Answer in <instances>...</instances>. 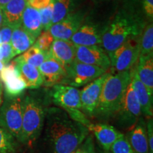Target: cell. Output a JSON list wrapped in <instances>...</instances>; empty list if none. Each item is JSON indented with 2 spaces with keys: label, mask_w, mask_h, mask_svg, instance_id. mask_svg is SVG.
Listing matches in <instances>:
<instances>
[{
  "label": "cell",
  "mask_w": 153,
  "mask_h": 153,
  "mask_svg": "<svg viewBox=\"0 0 153 153\" xmlns=\"http://www.w3.org/2000/svg\"><path fill=\"white\" fill-rule=\"evenodd\" d=\"M18 141L0 126V153H15Z\"/></svg>",
  "instance_id": "cell-28"
},
{
  "label": "cell",
  "mask_w": 153,
  "mask_h": 153,
  "mask_svg": "<svg viewBox=\"0 0 153 153\" xmlns=\"http://www.w3.org/2000/svg\"><path fill=\"white\" fill-rule=\"evenodd\" d=\"M50 57L49 51H43L33 45L27 51L23 53L22 55L17 57L16 59L38 68V67Z\"/></svg>",
  "instance_id": "cell-25"
},
{
  "label": "cell",
  "mask_w": 153,
  "mask_h": 153,
  "mask_svg": "<svg viewBox=\"0 0 153 153\" xmlns=\"http://www.w3.org/2000/svg\"><path fill=\"white\" fill-rule=\"evenodd\" d=\"M139 61L135 66L140 80L153 95V54L139 56Z\"/></svg>",
  "instance_id": "cell-22"
},
{
  "label": "cell",
  "mask_w": 153,
  "mask_h": 153,
  "mask_svg": "<svg viewBox=\"0 0 153 153\" xmlns=\"http://www.w3.org/2000/svg\"><path fill=\"white\" fill-rule=\"evenodd\" d=\"M28 4V0H11L1 9L3 24L13 28L22 25L23 13Z\"/></svg>",
  "instance_id": "cell-20"
},
{
  "label": "cell",
  "mask_w": 153,
  "mask_h": 153,
  "mask_svg": "<svg viewBox=\"0 0 153 153\" xmlns=\"http://www.w3.org/2000/svg\"><path fill=\"white\" fill-rule=\"evenodd\" d=\"M109 151L112 153H134L124 135L112 145Z\"/></svg>",
  "instance_id": "cell-31"
},
{
  "label": "cell",
  "mask_w": 153,
  "mask_h": 153,
  "mask_svg": "<svg viewBox=\"0 0 153 153\" xmlns=\"http://www.w3.org/2000/svg\"><path fill=\"white\" fill-rule=\"evenodd\" d=\"M16 67L21 78L24 80L28 89H39L43 85V80L38 68L23 61L14 59Z\"/></svg>",
  "instance_id": "cell-21"
},
{
  "label": "cell",
  "mask_w": 153,
  "mask_h": 153,
  "mask_svg": "<svg viewBox=\"0 0 153 153\" xmlns=\"http://www.w3.org/2000/svg\"><path fill=\"white\" fill-rule=\"evenodd\" d=\"M24 94L16 97L5 96L0 108V126L19 142L21 135L23 118Z\"/></svg>",
  "instance_id": "cell-5"
},
{
  "label": "cell",
  "mask_w": 153,
  "mask_h": 153,
  "mask_svg": "<svg viewBox=\"0 0 153 153\" xmlns=\"http://www.w3.org/2000/svg\"><path fill=\"white\" fill-rule=\"evenodd\" d=\"M134 153H150L147 137L146 124L140 118L133 129L126 135Z\"/></svg>",
  "instance_id": "cell-18"
},
{
  "label": "cell",
  "mask_w": 153,
  "mask_h": 153,
  "mask_svg": "<svg viewBox=\"0 0 153 153\" xmlns=\"http://www.w3.org/2000/svg\"><path fill=\"white\" fill-rule=\"evenodd\" d=\"M38 70L43 77V85L48 88L61 84L66 74L65 68L51 57L44 61L38 67Z\"/></svg>",
  "instance_id": "cell-15"
},
{
  "label": "cell",
  "mask_w": 153,
  "mask_h": 153,
  "mask_svg": "<svg viewBox=\"0 0 153 153\" xmlns=\"http://www.w3.org/2000/svg\"><path fill=\"white\" fill-rule=\"evenodd\" d=\"M86 126L70 118L65 110L50 107L36 153H73L89 135Z\"/></svg>",
  "instance_id": "cell-1"
},
{
  "label": "cell",
  "mask_w": 153,
  "mask_h": 153,
  "mask_svg": "<svg viewBox=\"0 0 153 153\" xmlns=\"http://www.w3.org/2000/svg\"><path fill=\"white\" fill-rule=\"evenodd\" d=\"M54 41V38L48 30H43L38 36L37 40L33 45L43 51H49L50 48Z\"/></svg>",
  "instance_id": "cell-29"
},
{
  "label": "cell",
  "mask_w": 153,
  "mask_h": 153,
  "mask_svg": "<svg viewBox=\"0 0 153 153\" xmlns=\"http://www.w3.org/2000/svg\"><path fill=\"white\" fill-rule=\"evenodd\" d=\"M13 28L7 24H2L0 26V38L1 43H10Z\"/></svg>",
  "instance_id": "cell-35"
},
{
  "label": "cell",
  "mask_w": 153,
  "mask_h": 153,
  "mask_svg": "<svg viewBox=\"0 0 153 153\" xmlns=\"http://www.w3.org/2000/svg\"><path fill=\"white\" fill-rule=\"evenodd\" d=\"M49 53L50 56L66 68L75 59V45L70 40L54 39L50 48Z\"/></svg>",
  "instance_id": "cell-19"
},
{
  "label": "cell",
  "mask_w": 153,
  "mask_h": 153,
  "mask_svg": "<svg viewBox=\"0 0 153 153\" xmlns=\"http://www.w3.org/2000/svg\"><path fill=\"white\" fill-rule=\"evenodd\" d=\"M141 115L142 111L139 101L130 82L119 108L113 118L120 128L131 131L141 118Z\"/></svg>",
  "instance_id": "cell-6"
},
{
  "label": "cell",
  "mask_w": 153,
  "mask_h": 153,
  "mask_svg": "<svg viewBox=\"0 0 153 153\" xmlns=\"http://www.w3.org/2000/svg\"><path fill=\"white\" fill-rule=\"evenodd\" d=\"M143 9L149 18H153V0H142Z\"/></svg>",
  "instance_id": "cell-38"
},
{
  "label": "cell",
  "mask_w": 153,
  "mask_h": 153,
  "mask_svg": "<svg viewBox=\"0 0 153 153\" xmlns=\"http://www.w3.org/2000/svg\"><path fill=\"white\" fill-rule=\"evenodd\" d=\"M104 28L99 25L87 23L80 26L76 33L72 36L70 41L76 45H101Z\"/></svg>",
  "instance_id": "cell-14"
},
{
  "label": "cell",
  "mask_w": 153,
  "mask_h": 153,
  "mask_svg": "<svg viewBox=\"0 0 153 153\" xmlns=\"http://www.w3.org/2000/svg\"><path fill=\"white\" fill-rule=\"evenodd\" d=\"M51 96L53 104L63 110L82 109L80 91L75 87L62 84L55 85L52 87Z\"/></svg>",
  "instance_id": "cell-10"
},
{
  "label": "cell",
  "mask_w": 153,
  "mask_h": 153,
  "mask_svg": "<svg viewBox=\"0 0 153 153\" xmlns=\"http://www.w3.org/2000/svg\"><path fill=\"white\" fill-rule=\"evenodd\" d=\"M0 81L3 83L7 97L22 96L27 89L24 80L19 75L14 60L5 65L4 68L0 72Z\"/></svg>",
  "instance_id": "cell-11"
},
{
  "label": "cell",
  "mask_w": 153,
  "mask_h": 153,
  "mask_svg": "<svg viewBox=\"0 0 153 153\" xmlns=\"http://www.w3.org/2000/svg\"><path fill=\"white\" fill-rule=\"evenodd\" d=\"M10 1L11 0H0V9H2L3 7Z\"/></svg>",
  "instance_id": "cell-40"
},
{
  "label": "cell",
  "mask_w": 153,
  "mask_h": 153,
  "mask_svg": "<svg viewBox=\"0 0 153 153\" xmlns=\"http://www.w3.org/2000/svg\"><path fill=\"white\" fill-rule=\"evenodd\" d=\"M51 2L52 0H28V4L38 10L45 8Z\"/></svg>",
  "instance_id": "cell-37"
},
{
  "label": "cell",
  "mask_w": 153,
  "mask_h": 153,
  "mask_svg": "<svg viewBox=\"0 0 153 153\" xmlns=\"http://www.w3.org/2000/svg\"><path fill=\"white\" fill-rule=\"evenodd\" d=\"M36 41V38L26 31L22 25L14 28L11 34L10 44L14 56L22 54L30 48Z\"/></svg>",
  "instance_id": "cell-23"
},
{
  "label": "cell",
  "mask_w": 153,
  "mask_h": 153,
  "mask_svg": "<svg viewBox=\"0 0 153 153\" xmlns=\"http://www.w3.org/2000/svg\"><path fill=\"white\" fill-rule=\"evenodd\" d=\"M110 74L105 72L102 75L87 84L83 89L80 91L82 110H83V113L87 116L94 118L102 86Z\"/></svg>",
  "instance_id": "cell-9"
},
{
  "label": "cell",
  "mask_w": 153,
  "mask_h": 153,
  "mask_svg": "<svg viewBox=\"0 0 153 153\" xmlns=\"http://www.w3.org/2000/svg\"><path fill=\"white\" fill-rule=\"evenodd\" d=\"M138 36L128 38L114 52L108 55L111 65L117 72L130 70L137 62L140 56Z\"/></svg>",
  "instance_id": "cell-8"
},
{
  "label": "cell",
  "mask_w": 153,
  "mask_h": 153,
  "mask_svg": "<svg viewBox=\"0 0 153 153\" xmlns=\"http://www.w3.org/2000/svg\"><path fill=\"white\" fill-rule=\"evenodd\" d=\"M3 24V15H2V11L1 9H0V26Z\"/></svg>",
  "instance_id": "cell-41"
},
{
  "label": "cell",
  "mask_w": 153,
  "mask_h": 153,
  "mask_svg": "<svg viewBox=\"0 0 153 153\" xmlns=\"http://www.w3.org/2000/svg\"><path fill=\"white\" fill-rule=\"evenodd\" d=\"M87 128L89 131H91L94 134L103 150L108 151L110 150L112 145L123 135V134L118 131L114 126L104 123H91Z\"/></svg>",
  "instance_id": "cell-17"
},
{
  "label": "cell",
  "mask_w": 153,
  "mask_h": 153,
  "mask_svg": "<svg viewBox=\"0 0 153 153\" xmlns=\"http://www.w3.org/2000/svg\"><path fill=\"white\" fill-rule=\"evenodd\" d=\"M143 29V24L138 18L126 11H120L104 28L101 46L109 55L128 38L140 35Z\"/></svg>",
  "instance_id": "cell-4"
},
{
  "label": "cell",
  "mask_w": 153,
  "mask_h": 153,
  "mask_svg": "<svg viewBox=\"0 0 153 153\" xmlns=\"http://www.w3.org/2000/svg\"><path fill=\"white\" fill-rule=\"evenodd\" d=\"M0 44H1V38H0Z\"/></svg>",
  "instance_id": "cell-43"
},
{
  "label": "cell",
  "mask_w": 153,
  "mask_h": 153,
  "mask_svg": "<svg viewBox=\"0 0 153 153\" xmlns=\"http://www.w3.org/2000/svg\"><path fill=\"white\" fill-rule=\"evenodd\" d=\"M51 100V91L41 90L24 95L23 118L19 142L32 146L43 130Z\"/></svg>",
  "instance_id": "cell-2"
},
{
  "label": "cell",
  "mask_w": 153,
  "mask_h": 153,
  "mask_svg": "<svg viewBox=\"0 0 153 153\" xmlns=\"http://www.w3.org/2000/svg\"><path fill=\"white\" fill-rule=\"evenodd\" d=\"M130 72L131 84L139 101L142 114L144 115L146 118H152L153 114L152 96L149 93L145 86L140 80L135 71V67L130 70Z\"/></svg>",
  "instance_id": "cell-16"
},
{
  "label": "cell",
  "mask_w": 153,
  "mask_h": 153,
  "mask_svg": "<svg viewBox=\"0 0 153 153\" xmlns=\"http://www.w3.org/2000/svg\"><path fill=\"white\" fill-rule=\"evenodd\" d=\"M53 1L45 8L39 10L41 18L42 28L44 30H48L53 25Z\"/></svg>",
  "instance_id": "cell-30"
},
{
  "label": "cell",
  "mask_w": 153,
  "mask_h": 153,
  "mask_svg": "<svg viewBox=\"0 0 153 153\" xmlns=\"http://www.w3.org/2000/svg\"><path fill=\"white\" fill-rule=\"evenodd\" d=\"M83 15L79 12H72L60 22L52 25L49 29L54 39L70 41L82 24Z\"/></svg>",
  "instance_id": "cell-13"
},
{
  "label": "cell",
  "mask_w": 153,
  "mask_h": 153,
  "mask_svg": "<svg viewBox=\"0 0 153 153\" xmlns=\"http://www.w3.org/2000/svg\"><path fill=\"white\" fill-rule=\"evenodd\" d=\"M75 58L79 62L99 67L105 70L111 66L109 57L100 45H75Z\"/></svg>",
  "instance_id": "cell-12"
},
{
  "label": "cell",
  "mask_w": 153,
  "mask_h": 153,
  "mask_svg": "<svg viewBox=\"0 0 153 153\" xmlns=\"http://www.w3.org/2000/svg\"><path fill=\"white\" fill-rule=\"evenodd\" d=\"M12 48L10 43H1L0 45V61L7 65L14 57Z\"/></svg>",
  "instance_id": "cell-33"
},
{
  "label": "cell",
  "mask_w": 153,
  "mask_h": 153,
  "mask_svg": "<svg viewBox=\"0 0 153 153\" xmlns=\"http://www.w3.org/2000/svg\"><path fill=\"white\" fill-rule=\"evenodd\" d=\"M3 101V85L1 81H0V106L2 104Z\"/></svg>",
  "instance_id": "cell-39"
},
{
  "label": "cell",
  "mask_w": 153,
  "mask_h": 153,
  "mask_svg": "<svg viewBox=\"0 0 153 153\" xmlns=\"http://www.w3.org/2000/svg\"><path fill=\"white\" fill-rule=\"evenodd\" d=\"M147 128V137L149 146V152L153 153V123L152 118H149L146 126Z\"/></svg>",
  "instance_id": "cell-36"
},
{
  "label": "cell",
  "mask_w": 153,
  "mask_h": 153,
  "mask_svg": "<svg viewBox=\"0 0 153 153\" xmlns=\"http://www.w3.org/2000/svg\"><path fill=\"white\" fill-rule=\"evenodd\" d=\"M65 70V76L61 84L74 87L87 85L106 72L99 67L79 62L76 58L66 67Z\"/></svg>",
  "instance_id": "cell-7"
},
{
  "label": "cell",
  "mask_w": 153,
  "mask_h": 153,
  "mask_svg": "<svg viewBox=\"0 0 153 153\" xmlns=\"http://www.w3.org/2000/svg\"><path fill=\"white\" fill-rule=\"evenodd\" d=\"M130 82V70L110 74L102 86L94 117L101 121H107L114 118Z\"/></svg>",
  "instance_id": "cell-3"
},
{
  "label": "cell",
  "mask_w": 153,
  "mask_h": 153,
  "mask_svg": "<svg viewBox=\"0 0 153 153\" xmlns=\"http://www.w3.org/2000/svg\"><path fill=\"white\" fill-rule=\"evenodd\" d=\"M53 24L60 22L72 12L74 7V0H52Z\"/></svg>",
  "instance_id": "cell-26"
},
{
  "label": "cell",
  "mask_w": 153,
  "mask_h": 153,
  "mask_svg": "<svg viewBox=\"0 0 153 153\" xmlns=\"http://www.w3.org/2000/svg\"><path fill=\"white\" fill-rule=\"evenodd\" d=\"M70 116V118L74 121L78 122V123L82 124L86 127H88L91 122L88 119V117L84 114L80 109H76V108H71V109L65 110Z\"/></svg>",
  "instance_id": "cell-32"
},
{
  "label": "cell",
  "mask_w": 153,
  "mask_h": 153,
  "mask_svg": "<svg viewBox=\"0 0 153 153\" xmlns=\"http://www.w3.org/2000/svg\"><path fill=\"white\" fill-rule=\"evenodd\" d=\"M99 153H112L111 152H110V151H108V150H102L100 151V152Z\"/></svg>",
  "instance_id": "cell-42"
},
{
  "label": "cell",
  "mask_w": 153,
  "mask_h": 153,
  "mask_svg": "<svg viewBox=\"0 0 153 153\" xmlns=\"http://www.w3.org/2000/svg\"><path fill=\"white\" fill-rule=\"evenodd\" d=\"M153 54V26L149 24L140 37V56Z\"/></svg>",
  "instance_id": "cell-27"
},
{
  "label": "cell",
  "mask_w": 153,
  "mask_h": 153,
  "mask_svg": "<svg viewBox=\"0 0 153 153\" xmlns=\"http://www.w3.org/2000/svg\"><path fill=\"white\" fill-rule=\"evenodd\" d=\"M73 153H97L91 135H87L84 142Z\"/></svg>",
  "instance_id": "cell-34"
},
{
  "label": "cell",
  "mask_w": 153,
  "mask_h": 153,
  "mask_svg": "<svg viewBox=\"0 0 153 153\" xmlns=\"http://www.w3.org/2000/svg\"><path fill=\"white\" fill-rule=\"evenodd\" d=\"M22 26L36 39L43 30L39 10L27 4L23 13Z\"/></svg>",
  "instance_id": "cell-24"
}]
</instances>
